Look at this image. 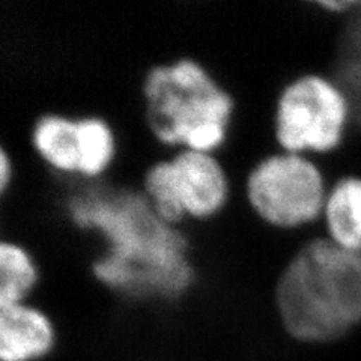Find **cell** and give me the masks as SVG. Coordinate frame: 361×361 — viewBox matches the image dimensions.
<instances>
[{"label":"cell","mask_w":361,"mask_h":361,"mask_svg":"<svg viewBox=\"0 0 361 361\" xmlns=\"http://www.w3.org/2000/svg\"><path fill=\"white\" fill-rule=\"evenodd\" d=\"M176 195L187 226H203L219 220L235 196L231 169L216 152L179 148L169 151Z\"/></svg>","instance_id":"5"},{"label":"cell","mask_w":361,"mask_h":361,"mask_svg":"<svg viewBox=\"0 0 361 361\" xmlns=\"http://www.w3.org/2000/svg\"><path fill=\"white\" fill-rule=\"evenodd\" d=\"M16 161L14 157L5 143L0 142V195H4L14 183L16 178Z\"/></svg>","instance_id":"10"},{"label":"cell","mask_w":361,"mask_h":361,"mask_svg":"<svg viewBox=\"0 0 361 361\" xmlns=\"http://www.w3.org/2000/svg\"><path fill=\"white\" fill-rule=\"evenodd\" d=\"M321 220L326 238L361 253V178L348 175L334 180L326 191Z\"/></svg>","instance_id":"7"},{"label":"cell","mask_w":361,"mask_h":361,"mask_svg":"<svg viewBox=\"0 0 361 361\" xmlns=\"http://www.w3.org/2000/svg\"><path fill=\"white\" fill-rule=\"evenodd\" d=\"M348 17V26L338 39L331 77L343 89L353 116L361 126V5Z\"/></svg>","instance_id":"9"},{"label":"cell","mask_w":361,"mask_h":361,"mask_svg":"<svg viewBox=\"0 0 361 361\" xmlns=\"http://www.w3.org/2000/svg\"><path fill=\"white\" fill-rule=\"evenodd\" d=\"M271 297L290 337L304 343L337 341L361 324V253L325 235L301 240L281 257Z\"/></svg>","instance_id":"2"},{"label":"cell","mask_w":361,"mask_h":361,"mask_svg":"<svg viewBox=\"0 0 361 361\" xmlns=\"http://www.w3.org/2000/svg\"><path fill=\"white\" fill-rule=\"evenodd\" d=\"M351 104L331 75L306 71L289 75L271 104V139L277 149L325 155L342 143Z\"/></svg>","instance_id":"4"},{"label":"cell","mask_w":361,"mask_h":361,"mask_svg":"<svg viewBox=\"0 0 361 361\" xmlns=\"http://www.w3.org/2000/svg\"><path fill=\"white\" fill-rule=\"evenodd\" d=\"M135 116L157 149L220 154L228 146L240 101L195 51L155 56L134 77Z\"/></svg>","instance_id":"1"},{"label":"cell","mask_w":361,"mask_h":361,"mask_svg":"<svg viewBox=\"0 0 361 361\" xmlns=\"http://www.w3.org/2000/svg\"><path fill=\"white\" fill-rule=\"evenodd\" d=\"M42 271L26 243L0 235V307L33 300L41 286Z\"/></svg>","instance_id":"8"},{"label":"cell","mask_w":361,"mask_h":361,"mask_svg":"<svg viewBox=\"0 0 361 361\" xmlns=\"http://www.w3.org/2000/svg\"><path fill=\"white\" fill-rule=\"evenodd\" d=\"M229 169L233 197L265 229L290 235L321 220L329 185L310 155L268 148Z\"/></svg>","instance_id":"3"},{"label":"cell","mask_w":361,"mask_h":361,"mask_svg":"<svg viewBox=\"0 0 361 361\" xmlns=\"http://www.w3.org/2000/svg\"><path fill=\"white\" fill-rule=\"evenodd\" d=\"M56 341L50 314L32 300L0 307V358L37 361L47 355Z\"/></svg>","instance_id":"6"}]
</instances>
